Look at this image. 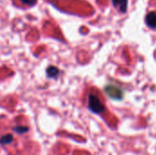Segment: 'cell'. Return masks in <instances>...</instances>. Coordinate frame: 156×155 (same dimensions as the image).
I'll return each mask as SVG.
<instances>
[{
    "mask_svg": "<svg viewBox=\"0 0 156 155\" xmlns=\"http://www.w3.org/2000/svg\"><path fill=\"white\" fill-rule=\"evenodd\" d=\"M88 105H89V109L97 114L102 113L105 111V106L102 103V101L101 100V99L93 93H90L88 97Z\"/></svg>",
    "mask_w": 156,
    "mask_h": 155,
    "instance_id": "1",
    "label": "cell"
},
{
    "mask_svg": "<svg viewBox=\"0 0 156 155\" xmlns=\"http://www.w3.org/2000/svg\"><path fill=\"white\" fill-rule=\"evenodd\" d=\"M105 92L108 94V96L113 100H121L122 99V96H123V92L122 90L114 86V85H109L105 88Z\"/></svg>",
    "mask_w": 156,
    "mask_h": 155,
    "instance_id": "2",
    "label": "cell"
},
{
    "mask_svg": "<svg viewBox=\"0 0 156 155\" xmlns=\"http://www.w3.org/2000/svg\"><path fill=\"white\" fill-rule=\"evenodd\" d=\"M113 6L122 13H125L128 7V0H112Z\"/></svg>",
    "mask_w": 156,
    "mask_h": 155,
    "instance_id": "3",
    "label": "cell"
},
{
    "mask_svg": "<svg viewBox=\"0 0 156 155\" xmlns=\"http://www.w3.org/2000/svg\"><path fill=\"white\" fill-rule=\"evenodd\" d=\"M145 22L146 25L153 28V29H156V12H150L147 14L146 17H145Z\"/></svg>",
    "mask_w": 156,
    "mask_h": 155,
    "instance_id": "4",
    "label": "cell"
},
{
    "mask_svg": "<svg viewBox=\"0 0 156 155\" xmlns=\"http://www.w3.org/2000/svg\"><path fill=\"white\" fill-rule=\"evenodd\" d=\"M14 141V137L11 134L8 135H4L1 139H0V144L1 145H6L11 143Z\"/></svg>",
    "mask_w": 156,
    "mask_h": 155,
    "instance_id": "5",
    "label": "cell"
},
{
    "mask_svg": "<svg viewBox=\"0 0 156 155\" xmlns=\"http://www.w3.org/2000/svg\"><path fill=\"white\" fill-rule=\"evenodd\" d=\"M22 5H27V6H32L36 4L37 0H19Z\"/></svg>",
    "mask_w": 156,
    "mask_h": 155,
    "instance_id": "6",
    "label": "cell"
},
{
    "mask_svg": "<svg viewBox=\"0 0 156 155\" xmlns=\"http://www.w3.org/2000/svg\"><path fill=\"white\" fill-rule=\"evenodd\" d=\"M14 131L17 133H24V132H28V128L27 127H16Z\"/></svg>",
    "mask_w": 156,
    "mask_h": 155,
    "instance_id": "7",
    "label": "cell"
}]
</instances>
